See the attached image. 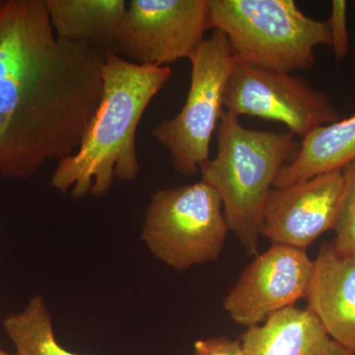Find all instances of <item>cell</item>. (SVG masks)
<instances>
[{
  "mask_svg": "<svg viewBox=\"0 0 355 355\" xmlns=\"http://www.w3.org/2000/svg\"><path fill=\"white\" fill-rule=\"evenodd\" d=\"M307 307L329 336L355 355V257L336 251L333 243L320 249Z\"/></svg>",
  "mask_w": 355,
  "mask_h": 355,
  "instance_id": "11",
  "label": "cell"
},
{
  "mask_svg": "<svg viewBox=\"0 0 355 355\" xmlns=\"http://www.w3.org/2000/svg\"><path fill=\"white\" fill-rule=\"evenodd\" d=\"M172 76L168 67L130 62L107 51L103 95L78 150L58 161L51 184L76 200L101 198L114 180L130 182L139 173L137 130L148 105Z\"/></svg>",
  "mask_w": 355,
  "mask_h": 355,
  "instance_id": "2",
  "label": "cell"
},
{
  "mask_svg": "<svg viewBox=\"0 0 355 355\" xmlns=\"http://www.w3.org/2000/svg\"><path fill=\"white\" fill-rule=\"evenodd\" d=\"M107 51L55 35L44 0H0V177L23 181L78 150Z\"/></svg>",
  "mask_w": 355,
  "mask_h": 355,
  "instance_id": "1",
  "label": "cell"
},
{
  "mask_svg": "<svg viewBox=\"0 0 355 355\" xmlns=\"http://www.w3.org/2000/svg\"><path fill=\"white\" fill-rule=\"evenodd\" d=\"M355 161V114L313 130L303 137L298 153L279 170L273 188L342 171Z\"/></svg>",
  "mask_w": 355,
  "mask_h": 355,
  "instance_id": "13",
  "label": "cell"
},
{
  "mask_svg": "<svg viewBox=\"0 0 355 355\" xmlns=\"http://www.w3.org/2000/svg\"><path fill=\"white\" fill-rule=\"evenodd\" d=\"M246 355H354L334 340L307 309L292 306L242 334Z\"/></svg>",
  "mask_w": 355,
  "mask_h": 355,
  "instance_id": "12",
  "label": "cell"
},
{
  "mask_svg": "<svg viewBox=\"0 0 355 355\" xmlns=\"http://www.w3.org/2000/svg\"><path fill=\"white\" fill-rule=\"evenodd\" d=\"M0 355H11V354H7L6 352H4V350L2 349L1 347H0Z\"/></svg>",
  "mask_w": 355,
  "mask_h": 355,
  "instance_id": "19",
  "label": "cell"
},
{
  "mask_svg": "<svg viewBox=\"0 0 355 355\" xmlns=\"http://www.w3.org/2000/svg\"><path fill=\"white\" fill-rule=\"evenodd\" d=\"M214 159L200 166L202 181L218 193L229 230L250 254H258L261 220L279 170L299 146L291 132L252 130L224 110Z\"/></svg>",
  "mask_w": 355,
  "mask_h": 355,
  "instance_id": "3",
  "label": "cell"
},
{
  "mask_svg": "<svg viewBox=\"0 0 355 355\" xmlns=\"http://www.w3.org/2000/svg\"><path fill=\"white\" fill-rule=\"evenodd\" d=\"M209 29V0H130L114 51L133 64L166 67L190 60Z\"/></svg>",
  "mask_w": 355,
  "mask_h": 355,
  "instance_id": "7",
  "label": "cell"
},
{
  "mask_svg": "<svg viewBox=\"0 0 355 355\" xmlns=\"http://www.w3.org/2000/svg\"><path fill=\"white\" fill-rule=\"evenodd\" d=\"M193 352L195 355H246L241 340H230L223 336L197 340Z\"/></svg>",
  "mask_w": 355,
  "mask_h": 355,
  "instance_id": "18",
  "label": "cell"
},
{
  "mask_svg": "<svg viewBox=\"0 0 355 355\" xmlns=\"http://www.w3.org/2000/svg\"><path fill=\"white\" fill-rule=\"evenodd\" d=\"M2 328L15 347V355H81L58 342L50 311L42 296H33L23 310L6 315Z\"/></svg>",
  "mask_w": 355,
  "mask_h": 355,
  "instance_id": "15",
  "label": "cell"
},
{
  "mask_svg": "<svg viewBox=\"0 0 355 355\" xmlns=\"http://www.w3.org/2000/svg\"><path fill=\"white\" fill-rule=\"evenodd\" d=\"M235 116H258L284 123L304 137L315 128L338 120L333 100L301 77L236 62L223 98Z\"/></svg>",
  "mask_w": 355,
  "mask_h": 355,
  "instance_id": "8",
  "label": "cell"
},
{
  "mask_svg": "<svg viewBox=\"0 0 355 355\" xmlns=\"http://www.w3.org/2000/svg\"><path fill=\"white\" fill-rule=\"evenodd\" d=\"M314 270L306 250L272 244L243 270L224 299L236 324L250 328L306 297Z\"/></svg>",
  "mask_w": 355,
  "mask_h": 355,
  "instance_id": "9",
  "label": "cell"
},
{
  "mask_svg": "<svg viewBox=\"0 0 355 355\" xmlns=\"http://www.w3.org/2000/svg\"><path fill=\"white\" fill-rule=\"evenodd\" d=\"M347 4L345 0H334L328 23L331 46L335 57L343 60L349 53V36L347 29Z\"/></svg>",
  "mask_w": 355,
  "mask_h": 355,
  "instance_id": "17",
  "label": "cell"
},
{
  "mask_svg": "<svg viewBox=\"0 0 355 355\" xmlns=\"http://www.w3.org/2000/svg\"><path fill=\"white\" fill-rule=\"evenodd\" d=\"M58 38L113 51L125 0H44Z\"/></svg>",
  "mask_w": 355,
  "mask_h": 355,
  "instance_id": "14",
  "label": "cell"
},
{
  "mask_svg": "<svg viewBox=\"0 0 355 355\" xmlns=\"http://www.w3.org/2000/svg\"><path fill=\"white\" fill-rule=\"evenodd\" d=\"M190 62L191 85L183 108L153 130L154 139L169 153L175 171L186 177L200 172L209 159L212 135L225 110L224 91L236 65L225 35L217 30Z\"/></svg>",
  "mask_w": 355,
  "mask_h": 355,
  "instance_id": "6",
  "label": "cell"
},
{
  "mask_svg": "<svg viewBox=\"0 0 355 355\" xmlns=\"http://www.w3.org/2000/svg\"><path fill=\"white\" fill-rule=\"evenodd\" d=\"M210 25L225 35L236 62L292 72L312 69L315 49L331 46L327 21L293 0H209Z\"/></svg>",
  "mask_w": 355,
  "mask_h": 355,
  "instance_id": "4",
  "label": "cell"
},
{
  "mask_svg": "<svg viewBox=\"0 0 355 355\" xmlns=\"http://www.w3.org/2000/svg\"><path fill=\"white\" fill-rule=\"evenodd\" d=\"M343 187L342 171H336L272 188L266 200L261 235L272 244L307 249L334 229Z\"/></svg>",
  "mask_w": 355,
  "mask_h": 355,
  "instance_id": "10",
  "label": "cell"
},
{
  "mask_svg": "<svg viewBox=\"0 0 355 355\" xmlns=\"http://www.w3.org/2000/svg\"><path fill=\"white\" fill-rule=\"evenodd\" d=\"M228 230L218 193L200 181L156 191L147 207L141 239L159 261L184 270L216 261Z\"/></svg>",
  "mask_w": 355,
  "mask_h": 355,
  "instance_id": "5",
  "label": "cell"
},
{
  "mask_svg": "<svg viewBox=\"0 0 355 355\" xmlns=\"http://www.w3.org/2000/svg\"><path fill=\"white\" fill-rule=\"evenodd\" d=\"M343 187L331 241L336 251L355 257V161L342 170Z\"/></svg>",
  "mask_w": 355,
  "mask_h": 355,
  "instance_id": "16",
  "label": "cell"
}]
</instances>
